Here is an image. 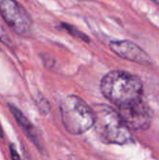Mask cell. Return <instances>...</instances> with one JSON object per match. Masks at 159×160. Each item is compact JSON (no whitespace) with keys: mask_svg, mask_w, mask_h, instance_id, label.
I'll return each mask as SVG.
<instances>
[{"mask_svg":"<svg viewBox=\"0 0 159 160\" xmlns=\"http://www.w3.org/2000/svg\"><path fill=\"white\" fill-rule=\"evenodd\" d=\"M93 112L95 115L93 127L104 142L124 145L132 142L130 128L119 112L106 105H97Z\"/></svg>","mask_w":159,"mask_h":160,"instance_id":"2","label":"cell"},{"mask_svg":"<svg viewBox=\"0 0 159 160\" xmlns=\"http://www.w3.org/2000/svg\"><path fill=\"white\" fill-rule=\"evenodd\" d=\"M10 109L11 113L13 114L15 120L18 122L19 126L22 128V130H24L25 134L28 136V138L37 145V147L41 148V143L38 138V134L35 128V127L32 125V123H30V121L27 119V117L15 106L9 105L8 106Z\"/></svg>","mask_w":159,"mask_h":160,"instance_id":"7","label":"cell"},{"mask_svg":"<svg viewBox=\"0 0 159 160\" xmlns=\"http://www.w3.org/2000/svg\"><path fill=\"white\" fill-rule=\"evenodd\" d=\"M119 113L130 129L144 130L150 127L152 122L151 111L142 99L119 108Z\"/></svg>","mask_w":159,"mask_h":160,"instance_id":"5","label":"cell"},{"mask_svg":"<svg viewBox=\"0 0 159 160\" xmlns=\"http://www.w3.org/2000/svg\"><path fill=\"white\" fill-rule=\"evenodd\" d=\"M0 14L7 24L18 35L28 36L32 29V19L28 11L16 0H1Z\"/></svg>","mask_w":159,"mask_h":160,"instance_id":"4","label":"cell"},{"mask_svg":"<svg viewBox=\"0 0 159 160\" xmlns=\"http://www.w3.org/2000/svg\"><path fill=\"white\" fill-rule=\"evenodd\" d=\"M100 89L104 97L118 108L142 100L143 94L141 79L121 70H113L106 74L101 81Z\"/></svg>","mask_w":159,"mask_h":160,"instance_id":"1","label":"cell"},{"mask_svg":"<svg viewBox=\"0 0 159 160\" xmlns=\"http://www.w3.org/2000/svg\"><path fill=\"white\" fill-rule=\"evenodd\" d=\"M155 2H157V3H159V0H154Z\"/></svg>","mask_w":159,"mask_h":160,"instance_id":"11","label":"cell"},{"mask_svg":"<svg viewBox=\"0 0 159 160\" xmlns=\"http://www.w3.org/2000/svg\"><path fill=\"white\" fill-rule=\"evenodd\" d=\"M10 154H11V160H22L18 152L13 146H10Z\"/></svg>","mask_w":159,"mask_h":160,"instance_id":"9","label":"cell"},{"mask_svg":"<svg viewBox=\"0 0 159 160\" xmlns=\"http://www.w3.org/2000/svg\"><path fill=\"white\" fill-rule=\"evenodd\" d=\"M61 27H62L64 30H66L68 34H70L72 37L77 38H80V39H82V40H83V41H85V42H89L88 37H87L85 34L82 33L80 30H78V29H77L76 27H74L73 25L63 22V23H61Z\"/></svg>","mask_w":159,"mask_h":160,"instance_id":"8","label":"cell"},{"mask_svg":"<svg viewBox=\"0 0 159 160\" xmlns=\"http://www.w3.org/2000/svg\"><path fill=\"white\" fill-rule=\"evenodd\" d=\"M111 50L118 56L136 62L142 65H149L151 59L149 55L137 44L128 40L112 41L110 44Z\"/></svg>","mask_w":159,"mask_h":160,"instance_id":"6","label":"cell"},{"mask_svg":"<svg viewBox=\"0 0 159 160\" xmlns=\"http://www.w3.org/2000/svg\"><path fill=\"white\" fill-rule=\"evenodd\" d=\"M0 137H3V131H2V128L0 127Z\"/></svg>","mask_w":159,"mask_h":160,"instance_id":"10","label":"cell"},{"mask_svg":"<svg viewBox=\"0 0 159 160\" xmlns=\"http://www.w3.org/2000/svg\"><path fill=\"white\" fill-rule=\"evenodd\" d=\"M60 112L66 130L72 135L82 134L94 125L93 109L77 96L66 97L60 104Z\"/></svg>","mask_w":159,"mask_h":160,"instance_id":"3","label":"cell"}]
</instances>
